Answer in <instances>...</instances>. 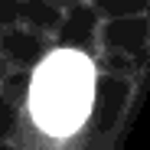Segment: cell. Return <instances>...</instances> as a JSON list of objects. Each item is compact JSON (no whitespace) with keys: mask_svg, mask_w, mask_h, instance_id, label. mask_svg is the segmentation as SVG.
I'll return each instance as SVG.
<instances>
[{"mask_svg":"<svg viewBox=\"0 0 150 150\" xmlns=\"http://www.w3.org/2000/svg\"><path fill=\"white\" fill-rule=\"evenodd\" d=\"M95 98V69L82 52H56L42 62L30 91V108L49 134H72Z\"/></svg>","mask_w":150,"mask_h":150,"instance_id":"cell-1","label":"cell"}]
</instances>
